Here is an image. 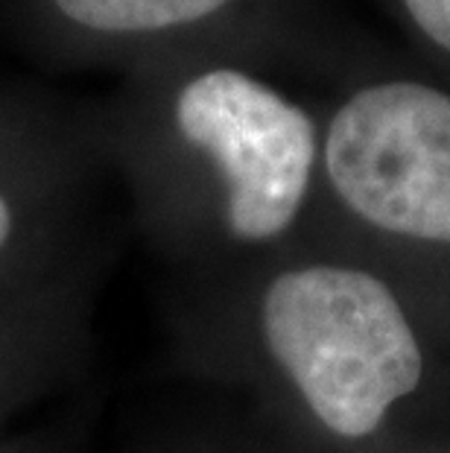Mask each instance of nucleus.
I'll list each match as a JSON object with an SVG mask.
<instances>
[{"label":"nucleus","instance_id":"nucleus-1","mask_svg":"<svg viewBox=\"0 0 450 453\" xmlns=\"http://www.w3.org/2000/svg\"><path fill=\"white\" fill-rule=\"evenodd\" d=\"M257 342L310 418L337 439L371 436L418 387V340L375 275L339 264L275 273L255 307Z\"/></svg>","mask_w":450,"mask_h":453},{"label":"nucleus","instance_id":"nucleus-2","mask_svg":"<svg viewBox=\"0 0 450 453\" xmlns=\"http://www.w3.org/2000/svg\"><path fill=\"white\" fill-rule=\"evenodd\" d=\"M324 164L339 199L392 234L450 243V97L418 82L366 88L331 120Z\"/></svg>","mask_w":450,"mask_h":453},{"label":"nucleus","instance_id":"nucleus-3","mask_svg":"<svg viewBox=\"0 0 450 453\" xmlns=\"http://www.w3.org/2000/svg\"><path fill=\"white\" fill-rule=\"evenodd\" d=\"M173 123L214 161L223 223L237 243H266L295 223L316 158L313 120L240 71H208L179 91Z\"/></svg>","mask_w":450,"mask_h":453},{"label":"nucleus","instance_id":"nucleus-4","mask_svg":"<svg viewBox=\"0 0 450 453\" xmlns=\"http://www.w3.org/2000/svg\"><path fill=\"white\" fill-rule=\"evenodd\" d=\"M88 345L85 269L0 296V436L15 416L59 387Z\"/></svg>","mask_w":450,"mask_h":453},{"label":"nucleus","instance_id":"nucleus-5","mask_svg":"<svg viewBox=\"0 0 450 453\" xmlns=\"http://www.w3.org/2000/svg\"><path fill=\"white\" fill-rule=\"evenodd\" d=\"M228 0H56L62 15L100 33H152L194 24Z\"/></svg>","mask_w":450,"mask_h":453},{"label":"nucleus","instance_id":"nucleus-6","mask_svg":"<svg viewBox=\"0 0 450 453\" xmlns=\"http://www.w3.org/2000/svg\"><path fill=\"white\" fill-rule=\"evenodd\" d=\"M73 266L76 264H59L50 255L44 240L35 237L21 196L0 185V296L50 281Z\"/></svg>","mask_w":450,"mask_h":453},{"label":"nucleus","instance_id":"nucleus-7","mask_svg":"<svg viewBox=\"0 0 450 453\" xmlns=\"http://www.w3.org/2000/svg\"><path fill=\"white\" fill-rule=\"evenodd\" d=\"M404 4L424 35L450 50V0H404Z\"/></svg>","mask_w":450,"mask_h":453},{"label":"nucleus","instance_id":"nucleus-8","mask_svg":"<svg viewBox=\"0 0 450 453\" xmlns=\"http://www.w3.org/2000/svg\"><path fill=\"white\" fill-rule=\"evenodd\" d=\"M0 453H68L62 439H50L44 433H15V436H0Z\"/></svg>","mask_w":450,"mask_h":453}]
</instances>
